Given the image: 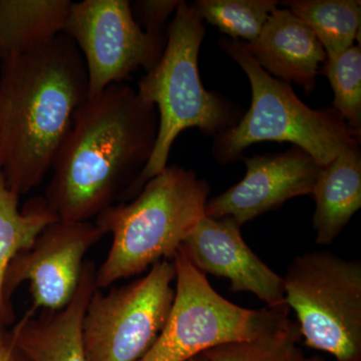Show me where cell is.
I'll list each match as a JSON object with an SVG mask.
<instances>
[{
  "mask_svg": "<svg viewBox=\"0 0 361 361\" xmlns=\"http://www.w3.org/2000/svg\"><path fill=\"white\" fill-rule=\"evenodd\" d=\"M205 32L199 13L191 4L180 1L169 23L160 61L137 85L142 101L158 109V135L151 158L126 193L123 203L133 200L149 180L167 167L171 149L183 130L197 128L216 137L238 122L234 104L202 84L198 58Z\"/></svg>",
  "mask_w": 361,
  "mask_h": 361,
  "instance_id": "4",
  "label": "cell"
},
{
  "mask_svg": "<svg viewBox=\"0 0 361 361\" xmlns=\"http://www.w3.org/2000/svg\"><path fill=\"white\" fill-rule=\"evenodd\" d=\"M0 361H32L14 341L11 330L0 324Z\"/></svg>",
  "mask_w": 361,
  "mask_h": 361,
  "instance_id": "23",
  "label": "cell"
},
{
  "mask_svg": "<svg viewBox=\"0 0 361 361\" xmlns=\"http://www.w3.org/2000/svg\"><path fill=\"white\" fill-rule=\"evenodd\" d=\"M242 159L245 177L206 206L208 217H231L241 227L291 199L312 194L322 169L298 148Z\"/></svg>",
  "mask_w": 361,
  "mask_h": 361,
  "instance_id": "11",
  "label": "cell"
},
{
  "mask_svg": "<svg viewBox=\"0 0 361 361\" xmlns=\"http://www.w3.org/2000/svg\"><path fill=\"white\" fill-rule=\"evenodd\" d=\"M104 234L96 225L56 220L45 227L30 248L13 259L4 280L7 302L23 282H30L32 307L61 311L73 300L80 285L87 252Z\"/></svg>",
  "mask_w": 361,
  "mask_h": 361,
  "instance_id": "10",
  "label": "cell"
},
{
  "mask_svg": "<svg viewBox=\"0 0 361 361\" xmlns=\"http://www.w3.org/2000/svg\"><path fill=\"white\" fill-rule=\"evenodd\" d=\"M203 21L215 25L231 39L254 42L270 14L277 9L275 0H198L191 4Z\"/></svg>",
  "mask_w": 361,
  "mask_h": 361,
  "instance_id": "19",
  "label": "cell"
},
{
  "mask_svg": "<svg viewBox=\"0 0 361 361\" xmlns=\"http://www.w3.org/2000/svg\"><path fill=\"white\" fill-rule=\"evenodd\" d=\"M156 108L127 85L106 87L78 111L44 199L59 220L85 222L123 202L158 135Z\"/></svg>",
  "mask_w": 361,
  "mask_h": 361,
  "instance_id": "1",
  "label": "cell"
},
{
  "mask_svg": "<svg viewBox=\"0 0 361 361\" xmlns=\"http://www.w3.org/2000/svg\"><path fill=\"white\" fill-rule=\"evenodd\" d=\"M180 248L204 274L229 280L232 291L250 292L267 307L286 304L283 278L251 250L231 217L202 218Z\"/></svg>",
  "mask_w": 361,
  "mask_h": 361,
  "instance_id": "12",
  "label": "cell"
},
{
  "mask_svg": "<svg viewBox=\"0 0 361 361\" xmlns=\"http://www.w3.org/2000/svg\"><path fill=\"white\" fill-rule=\"evenodd\" d=\"M84 59L61 33L0 66V171L27 194L51 170L78 111L87 101Z\"/></svg>",
  "mask_w": 361,
  "mask_h": 361,
  "instance_id": "2",
  "label": "cell"
},
{
  "mask_svg": "<svg viewBox=\"0 0 361 361\" xmlns=\"http://www.w3.org/2000/svg\"><path fill=\"white\" fill-rule=\"evenodd\" d=\"M316 243L329 245L361 208L360 146L342 152L320 169L313 188Z\"/></svg>",
  "mask_w": 361,
  "mask_h": 361,
  "instance_id": "15",
  "label": "cell"
},
{
  "mask_svg": "<svg viewBox=\"0 0 361 361\" xmlns=\"http://www.w3.org/2000/svg\"><path fill=\"white\" fill-rule=\"evenodd\" d=\"M282 278L285 303L306 345L334 361H361L360 261L308 252L296 256Z\"/></svg>",
  "mask_w": 361,
  "mask_h": 361,
  "instance_id": "7",
  "label": "cell"
},
{
  "mask_svg": "<svg viewBox=\"0 0 361 361\" xmlns=\"http://www.w3.org/2000/svg\"><path fill=\"white\" fill-rule=\"evenodd\" d=\"M174 262L161 260L132 283L96 289L84 316L82 341L87 361H139L167 322L174 300Z\"/></svg>",
  "mask_w": 361,
  "mask_h": 361,
  "instance_id": "8",
  "label": "cell"
},
{
  "mask_svg": "<svg viewBox=\"0 0 361 361\" xmlns=\"http://www.w3.org/2000/svg\"><path fill=\"white\" fill-rule=\"evenodd\" d=\"M173 262L172 307L160 336L139 361H187L222 344L258 338L291 320L287 304L252 310L227 300L180 248Z\"/></svg>",
  "mask_w": 361,
  "mask_h": 361,
  "instance_id": "6",
  "label": "cell"
},
{
  "mask_svg": "<svg viewBox=\"0 0 361 361\" xmlns=\"http://www.w3.org/2000/svg\"><path fill=\"white\" fill-rule=\"evenodd\" d=\"M220 44L246 73L252 90L245 116L214 140V158L220 164L243 158L252 145L278 142H291L323 168L345 149L360 146V133L351 129L334 108L306 106L289 84L258 65L242 40L222 39Z\"/></svg>",
  "mask_w": 361,
  "mask_h": 361,
  "instance_id": "5",
  "label": "cell"
},
{
  "mask_svg": "<svg viewBox=\"0 0 361 361\" xmlns=\"http://www.w3.org/2000/svg\"><path fill=\"white\" fill-rule=\"evenodd\" d=\"M282 4L314 32L327 58L339 56L360 40V0H289Z\"/></svg>",
  "mask_w": 361,
  "mask_h": 361,
  "instance_id": "18",
  "label": "cell"
},
{
  "mask_svg": "<svg viewBox=\"0 0 361 361\" xmlns=\"http://www.w3.org/2000/svg\"><path fill=\"white\" fill-rule=\"evenodd\" d=\"M247 51L268 73L293 82L310 94L327 54L314 32L289 9H275Z\"/></svg>",
  "mask_w": 361,
  "mask_h": 361,
  "instance_id": "13",
  "label": "cell"
},
{
  "mask_svg": "<svg viewBox=\"0 0 361 361\" xmlns=\"http://www.w3.org/2000/svg\"><path fill=\"white\" fill-rule=\"evenodd\" d=\"M63 33L84 59L87 99L111 85L123 84L139 68L148 73L160 61L167 40L142 30L128 0L73 2Z\"/></svg>",
  "mask_w": 361,
  "mask_h": 361,
  "instance_id": "9",
  "label": "cell"
},
{
  "mask_svg": "<svg viewBox=\"0 0 361 361\" xmlns=\"http://www.w3.org/2000/svg\"><path fill=\"white\" fill-rule=\"evenodd\" d=\"M96 264L85 261L73 300L61 311H26L11 329L14 341L32 361H87L82 341V324L96 286Z\"/></svg>",
  "mask_w": 361,
  "mask_h": 361,
  "instance_id": "14",
  "label": "cell"
},
{
  "mask_svg": "<svg viewBox=\"0 0 361 361\" xmlns=\"http://www.w3.org/2000/svg\"><path fill=\"white\" fill-rule=\"evenodd\" d=\"M187 361H208L207 360L206 356L204 355V353H201V355L195 356V357H192L191 360Z\"/></svg>",
  "mask_w": 361,
  "mask_h": 361,
  "instance_id": "25",
  "label": "cell"
},
{
  "mask_svg": "<svg viewBox=\"0 0 361 361\" xmlns=\"http://www.w3.org/2000/svg\"><path fill=\"white\" fill-rule=\"evenodd\" d=\"M71 4L0 0V61L27 54L61 35Z\"/></svg>",
  "mask_w": 361,
  "mask_h": 361,
  "instance_id": "16",
  "label": "cell"
},
{
  "mask_svg": "<svg viewBox=\"0 0 361 361\" xmlns=\"http://www.w3.org/2000/svg\"><path fill=\"white\" fill-rule=\"evenodd\" d=\"M210 186L194 171L167 166L146 183L130 203L115 204L96 217L94 225L113 242L97 269V289L141 274L170 260L197 223L206 216Z\"/></svg>",
  "mask_w": 361,
  "mask_h": 361,
  "instance_id": "3",
  "label": "cell"
},
{
  "mask_svg": "<svg viewBox=\"0 0 361 361\" xmlns=\"http://www.w3.org/2000/svg\"><path fill=\"white\" fill-rule=\"evenodd\" d=\"M180 1L177 0H142L130 2L133 14L142 30L154 37H166L164 35L166 23Z\"/></svg>",
  "mask_w": 361,
  "mask_h": 361,
  "instance_id": "22",
  "label": "cell"
},
{
  "mask_svg": "<svg viewBox=\"0 0 361 361\" xmlns=\"http://www.w3.org/2000/svg\"><path fill=\"white\" fill-rule=\"evenodd\" d=\"M322 73L329 78L334 90V110L342 116L351 129L360 133V45H353L339 56L327 58Z\"/></svg>",
  "mask_w": 361,
  "mask_h": 361,
  "instance_id": "21",
  "label": "cell"
},
{
  "mask_svg": "<svg viewBox=\"0 0 361 361\" xmlns=\"http://www.w3.org/2000/svg\"><path fill=\"white\" fill-rule=\"evenodd\" d=\"M20 196L6 186L0 171V324L9 326L16 320L13 304L4 298V280L13 259L32 245L39 233L59 220L44 197H35L20 210Z\"/></svg>",
  "mask_w": 361,
  "mask_h": 361,
  "instance_id": "17",
  "label": "cell"
},
{
  "mask_svg": "<svg viewBox=\"0 0 361 361\" xmlns=\"http://www.w3.org/2000/svg\"><path fill=\"white\" fill-rule=\"evenodd\" d=\"M298 361H329L325 360V358L322 357V356L318 355H312L310 356V357H306V356H302Z\"/></svg>",
  "mask_w": 361,
  "mask_h": 361,
  "instance_id": "24",
  "label": "cell"
},
{
  "mask_svg": "<svg viewBox=\"0 0 361 361\" xmlns=\"http://www.w3.org/2000/svg\"><path fill=\"white\" fill-rule=\"evenodd\" d=\"M301 334L296 322L251 341L229 342L208 349V361H298L303 356L298 348Z\"/></svg>",
  "mask_w": 361,
  "mask_h": 361,
  "instance_id": "20",
  "label": "cell"
}]
</instances>
